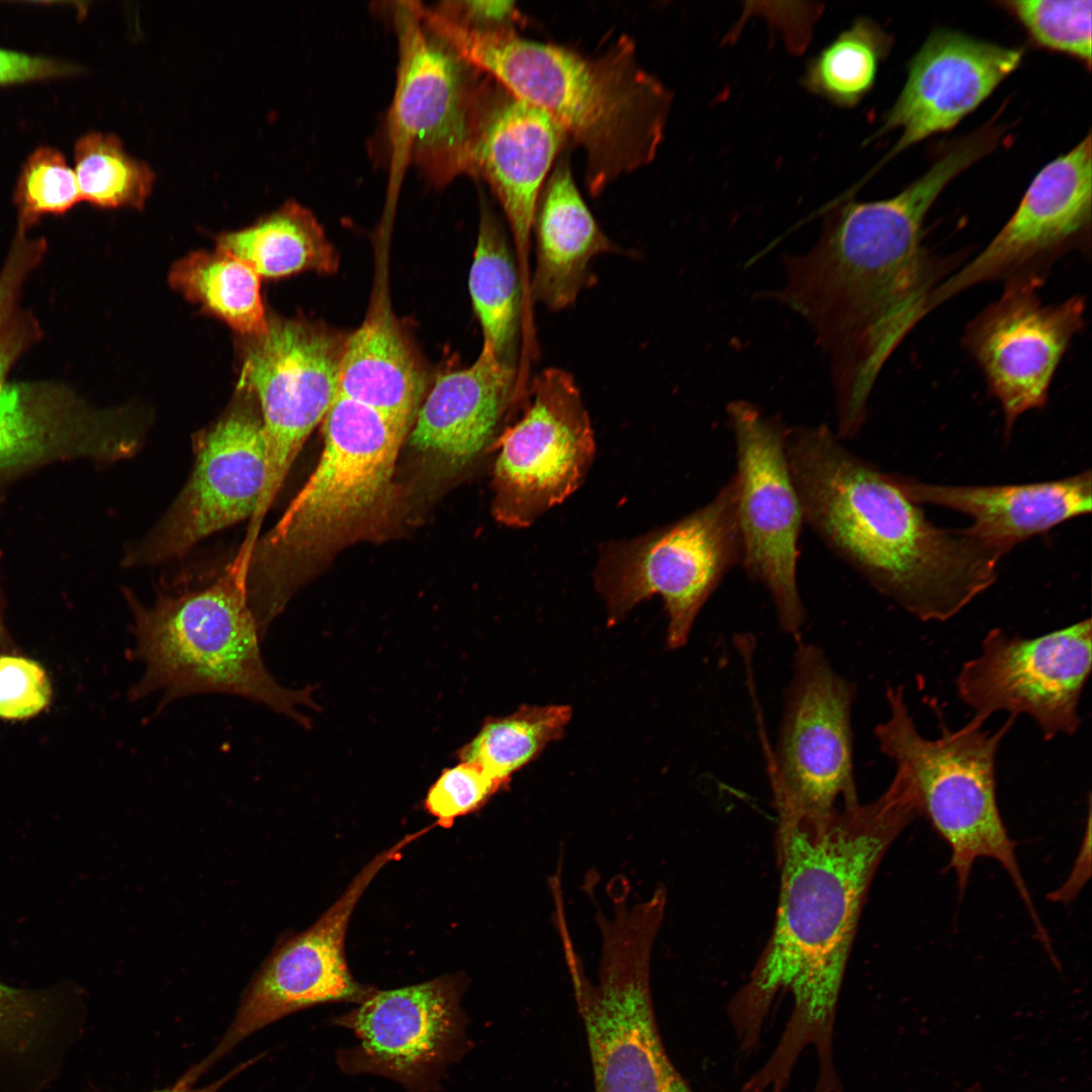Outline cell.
<instances>
[{
    "label": "cell",
    "instance_id": "cell-11",
    "mask_svg": "<svg viewBox=\"0 0 1092 1092\" xmlns=\"http://www.w3.org/2000/svg\"><path fill=\"white\" fill-rule=\"evenodd\" d=\"M736 449L740 565L772 601L783 632L799 640L806 612L797 583L802 505L786 450V426L755 404L726 410Z\"/></svg>",
    "mask_w": 1092,
    "mask_h": 1092
},
{
    "label": "cell",
    "instance_id": "cell-27",
    "mask_svg": "<svg viewBox=\"0 0 1092 1092\" xmlns=\"http://www.w3.org/2000/svg\"><path fill=\"white\" fill-rule=\"evenodd\" d=\"M425 390L422 366L390 309L378 303L345 340L339 394L413 427Z\"/></svg>",
    "mask_w": 1092,
    "mask_h": 1092
},
{
    "label": "cell",
    "instance_id": "cell-7",
    "mask_svg": "<svg viewBox=\"0 0 1092 1092\" xmlns=\"http://www.w3.org/2000/svg\"><path fill=\"white\" fill-rule=\"evenodd\" d=\"M886 700L889 715L875 727V737L881 751L911 777L921 814L949 847L948 867L961 895L975 862L980 858L993 859L1011 878L1036 934H1042L1044 928L997 802L996 755L1016 717L1010 715L994 732L983 730V724L971 719L954 731L943 727L939 737L929 739L918 731L901 686L889 687Z\"/></svg>",
    "mask_w": 1092,
    "mask_h": 1092
},
{
    "label": "cell",
    "instance_id": "cell-14",
    "mask_svg": "<svg viewBox=\"0 0 1092 1092\" xmlns=\"http://www.w3.org/2000/svg\"><path fill=\"white\" fill-rule=\"evenodd\" d=\"M651 947L630 937L603 943L599 981L567 962L589 1050L595 1092H695L662 1041L650 988Z\"/></svg>",
    "mask_w": 1092,
    "mask_h": 1092
},
{
    "label": "cell",
    "instance_id": "cell-9",
    "mask_svg": "<svg viewBox=\"0 0 1092 1092\" xmlns=\"http://www.w3.org/2000/svg\"><path fill=\"white\" fill-rule=\"evenodd\" d=\"M734 475L707 505L632 539L604 543L594 570L608 623L615 625L644 600L661 598L666 642L682 647L708 599L740 564Z\"/></svg>",
    "mask_w": 1092,
    "mask_h": 1092
},
{
    "label": "cell",
    "instance_id": "cell-41",
    "mask_svg": "<svg viewBox=\"0 0 1092 1092\" xmlns=\"http://www.w3.org/2000/svg\"><path fill=\"white\" fill-rule=\"evenodd\" d=\"M75 65L44 56L0 48V87L73 75Z\"/></svg>",
    "mask_w": 1092,
    "mask_h": 1092
},
{
    "label": "cell",
    "instance_id": "cell-17",
    "mask_svg": "<svg viewBox=\"0 0 1092 1092\" xmlns=\"http://www.w3.org/2000/svg\"><path fill=\"white\" fill-rule=\"evenodd\" d=\"M241 393L197 437L186 484L153 529L129 548L125 565L176 558L205 537L252 519L267 481L266 442L256 400Z\"/></svg>",
    "mask_w": 1092,
    "mask_h": 1092
},
{
    "label": "cell",
    "instance_id": "cell-42",
    "mask_svg": "<svg viewBox=\"0 0 1092 1092\" xmlns=\"http://www.w3.org/2000/svg\"><path fill=\"white\" fill-rule=\"evenodd\" d=\"M262 1056L263 1055L257 1056L256 1058L250 1059V1060H248L246 1062H243V1063L239 1064L238 1066L234 1067L229 1073H226L225 1075H223L219 1079H217L214 1082H212L210 1084H207V1085H205L203 1087H199V1088H194V1086L193 1087H179V1086H176L175 1084H173L171 1087H167V1088L160 1089V1090H154L152 1092H218L232 1079H234L240 1073H242L243 1071H245L246 1069H248L249 1067L254 1065L256 1062H258V1060H260ZM87 1092H100V1091H98L96 1089H90Z\"/></svg>",
    "mask_w": 1092,
    "mask_h": 1092
},
{
    "label": "cell",
    "instance_id": "cell-31",
    "mask_svg": "<svg viewBox=\"0 0 1092 1092\" xmlns=\"http://www.w3.org/2000/svg\"><path fill=\"white\" fill-rule=\"evenodd\" d=\"M571 715L567 705H523L510 715L487 718L457 756L460 761L476 763L494 778L511 782L516 771L564 735Z\"/></svg>",
    "mask_w": 1092,
    "mask_h": 1092
},
{
    "label": "cell",
    "instance_id": "cell-12",
    "mask_svg": "<svg viewBox=\"0 0 1092 1092\" xmlns=\"http://www.w3.org/2000/svg\"><path fill=\"white\" fill-rule=\"evenodd\" d=\"M428 830L411 833L376 855L315 923L274 947L246 988L215 1046L184 1073L188 1082H197L248 1036L291 1013L332 1002L360 1004L376 991L356 982L349 972L344 952L349 920L377 873Z\"/></svg>",
    "mask_w": 1092,
    "mask_h": 1092
},
{
    "label": "cell",
    "instance_id": "cell-25",
    "mask_svg": "<svg viewBox=\"0 0 1092 1092\" xmlns=\"http://www.w3.org/2000/svg\"><path fill=\"white\" fill-rule=\"evenodd\" d=\"M532 231L533 298L551 310L565 309L593 282L592 260L615 250L581 197L566 155L555 162L542 187Z\"/></svg>",
    "mask_w": 1092,
    "mask_h": 1092
},
{
    "label": "cell",
    "instance_id": "cell-13",
    "mask_svg": "<svg viewBox=\"0 0 1092 1092\" xmlns=\"http://www.w3.org/2000/svg\"><path fill=\"white\" fill-rule=\"evenodd\" d=\"M522 413L495 443L493 513L531 526L581 485L596 455L592 422L570 373L547 368L532 380Z\"/></svg>",
    "mask_w": 1092,
    "mask_h": 1092
},
{
    "label": "cell",
    "instance_id": "cell-37",
    "mask_svg": "<svg viewBox=\"0 0 1092 1092\" xmlns=\"http://www.w3.org/2000/svg\"><path fill=\"white\" fill-rule=\"evenodd\" d=\"M509 784L476 763L460 761L443 769L429 788L424 807L437 819V825L449 828L456 818L479 810Z\"/></svg>",
    "mask_w": 1092,
    "mask_h": 1092
},
{
    "label": "cell",
    "instance_id": "cell-1",
    "mask_svg": "<svg viewBox=\"0 0 1092 1092\" xmlns=\"http://www.w3.org/2000/svg\"><path fill=\"white\" fill-rule=\"evenodd\" d=\"M780 893L771 934L727 1013L739 1050L760 1043L770 1008L782 994L793 1007L771 1055L761 1066L770 1082H790L803 1052L817 1058L815 1088L836 1090L834 1057L838 1000L869 889L900 833L921 814L913 781L896 769L875 801L825 813L776 806Z\"/></svg>",
    "mask_w": 1092,
    "mask_h": 1092
},
{
    "label": "cell",
    "instance_id": "cell-36",
    "mask_svg": "<svg viewBox=\"0 0 1092 1092\" xmlns=\"http://www.w3.org/2000/svg\"><path fill=\"white\" fill-rule=\"evenodd\" d=\"M18 229L25 231L44 214H60L81 201L74 170L54 148L41 147L25 161L15 187Z\"/></svg>",
    "mask_w": 1092,
    "mask_h": 1092
},
{
    "label": "cell",
    "instance_id": "cell-5",
    "mask_svg": "<svg viewBox=\"0 0 1092 1092\" xmlns=\"http://www.w3.org/2000/svg\"><path fill=\"white\" fill-rule=\"evenodd\" d=\"M125 594L134 637L130 655L144 665L129 692L131 699L161 693L162 704H167L191 695L228 694L310 727L297 708L317 709L313 689H287L268 671L248 601L246 572L235 561L208 586L161 595L152 606L142 604L130 590Z\"/></svg>",
    "mask_w": 1092,
    "mask_h": 1092
},
{
    "label": "cell",
    "instance_id": "cell-39",
    "mask_svg": "<svg viewBox=\"0 0 1092 1092\" xmlns=\"http://www.w3.org/2000/svg\"><path fill=\"white\" fill-rule=\"evenodd\" d=\"M50 679L36 661L17 655H0V718L32 717L50 703Z\"/></svg>",
    "mask_w": 1092,
    "mask_h": 1092
},
{
    "label": "cell",
    "instance_id": "cell-22",
    "mask_svg": "<svg viewBox=\"0 0 1092 1092\" xmlns=\"http://www.w3.org/2000/svg\"><path fill=\"white\" fill-rule=\"evenodd\" d=\"M568 143L566 131L550 114L493 82L471 175L482 178L498 200L518 251L528 250L539 194Z\"/></svg>",
    "mask_w": 1092,
    "mask_h": 1092
},
{
    "label": "cell",
    "instance_id": "cell-10",
    "mask_svg": "<svg viewBox=\"0 0 1092 1092\" xmlns=\"http://www.w3.org/2000/svg\"><path fill=\"white\" fill-rule=\"evenodd\" d=\"M345 340L299 318L268 320L263 334L245 337L238 389L256 400L262 418L267 481L247 538L256 540L265 515L312 430L339 394Z\"/></svg>",
    "mask_w": 1092,
    "mask_h": 1092
},
{
    "label": "cell",
    "instance_id": "cell-18",
    "mask_svg": "<svg viewBox=\"0 0 1092 1092\" xmlns=\"http://www.w3.org/2000/svg\"><path fill=\"white\" fill-rule=\"evenodd\" d=\"M465 980L444 976L398 989L376 990L355 1009L333 1019L359 1042L341 1050L348 1074L384 1076L406 1092L437 1091L446 1069L469 1051L461 1009Z\"/></svg>",
    "mask_w": 1092,
    "mask_h": 1092
},
{
    "label": "cell",
    "instance_id": "cell-2",
    "mask_svg": "<svg viewBox=\"0 0 1092 1092\" xmlns=\"http://www.w3.org/2000/svg\"><path fill=\"white\" fill-rule=\"evenodd\" d=\"M975 161L968 146L956 144L899 194L836 203L815 245L784 259L785 282L772 293L815 334L829 366L836 432L844 438L859 432L885 364L967 257L929 251L923 222L945 186Z\"/></svg>",
    "mask_w": 1092,
    "mask_h": 1092
},
{
    "label": "cell",
    "instance_id": "cell-15",
    "mask_svg": "<svg viewBox=\"0 0 1092 1092\" xmlns=\"http://www.w3.org/2000/svg\"><path fill=\"white\" fill-rule=\"evenodd\" d=\"M856 689L823 650L797 640L775 752L767 753L776 806L825 813L858 801L851 710Z\"/></svg>",
    "mask_w": 1092,
    "mask_h": 1092
},
{
    "label": "cell",
    "instance_id": "cell-28",
    "mask_svg": "<svg viewBox=\"0 0 1092 1092\" xmlns=\"http://www.w3.org/2000/svg\"><path fill=\"white\" fill-rule=\"evenodd\" d=\"M217 249L246 262L260 277L278 278L303 270L332 273L338 267L321 224L294 201L251 226L220 235Z\"/></svg>",
    "mask_w": 1092,
    "mask_h": 1092
},
{
    "label": "cell",
    "instance_id": "cell-35",
    "mask_svg": "<svg viewBox=\"0 0 1092 1092\" xmlns=\"http://www.w3.org/2000/svg\"><path fill=\"white\" fill-rule=\"evenodd\" d=\"M44 251L41 240H31L18 230L8 257L0 271V391L7 384L6 375L34 340L36 325L19 306L24 280L37 265Z\"/></svg>",
    "mask_w": 1092,
    "mask_h": 1092
},
{
    "label": "cell",
    "instance_id": "cell-38",
    "mask_svg": "<svg viewBox=\"0 0 1092 1092\" xmlns=\"http://www.w3.org/2000/svg\"><path fill=\"white\" fill-rule=\"evenodd\" d=\"M51 410L36 403L29 391L6 384L0 391V465L40 453L54 428Z\"/></svg>",
    "mask_w": 1092,
    "mask_h": 1092
},
{
    "label": "cell",
    "instance_id": "cell-24",
    "mask_svg": "<svg viewBox=\"0 0 1092 1092\" xmlns=\"http://www.w3.org/2000/svg\"><path fill=\"white\" fill-rule=\"evenodd\" d=\"M525 397L517 367L499 360L483 343L471 366L437 378L416 416L411 444L454 464H467L495 445L508 427L505 421Z\"/></svg>",
    "mask_w": 1092,
    "mask_h": 1092
},
{
    "label": "cell",
    "instance_id": "cell-30",
    "mask_svg": "<svg viewBox=\"0 0 1092 1092\" xmlns=\"http://www.w3.org/2000/svg\"><path fill=\"white\" fill-rule=\"evenodd\" d=\"M169 278L185 297L245 337L266 331L261 277L241 259L219 249L195 252L178 261Z\"/></svg>",
    "mask_w": 1092,
    "mask_h": 1092
},
{
    "label": "cell",
    "instance_id": "cell-33",
    "mask_svg": "<svg viewBox=\"0 0 1092 1092\" xmlns=\"http://www.w3.org/2000/svg\"><path fill=\"white\" fill-rule=\"evenodd\" d=\"M74 161L81 199L96 206L141 208L152 191L153 170L128 155L114 134L85 133L75 144Z\"/></svg>",
    "mask_w": 1092,
    "mask_h": 1092
},
{
    "label": "cell",
    "instance_id": "cell-21",
    "mask_svg": "<svg viewBox=\"0 0 1092 1092\" xmlns=\"http://www.w3.org/2000/svg\"><path fill=\"white\" fill-rule=\"evenodd\" d=\"M1021 50L954 31L933 32L912 59L906 83L879 133L900 139L889 158L948 130L977 108L1020 64Z\"/></svg>",
    "mask_w": 1092,
    "mask_h": 1092
},
{
    "label": "cell",
    "instance_id": "cell-19",
    "mask_svg": "<svg viewBox=\"0 0 1092 1092\" xmlns=\"http://www.w3.org/2000/svg\"><path fill=\"white\" fill-rule=\"evenodd\" d=\"M1045 280L1018 277L967 325L963 346L998 400L1009 438L1018 418L1045 406L1056 371L1085 324L1086 300L1074 295L1044 303Z\"/></svg>",
    "mask_w": 1092,
    "mask_h": 1092
},
{
    "label": "cell",
    "instance_id": "cell-20",
    "mask_svg": "<svg viewBox=\"0 0 1092 1092\" xmlns=\"http://www.w3.org/2000/svg\"><path fill=\"white\" fill-rule=\"evenodd\" d=\"M1091 148L1088 134L1039 171L997 235L936 288L929 312L976 285L1018 277L1045 280L1062 257L1090 254Z\"/></svg>",
    "mask_w": 1092,
    "mask_h": 1092
},
{
    "label": "cell",
    "instance_id": "cell-40",
    "mask_svg": "<svg viewBox=\"0 0 1092 1092\" xmlns=\"http://www.w3.org/2000/svg\"><path fill=\"white\" fill-rule=\"evenodd\" d=\"M449 20L472 29H515L522 15L514 1H445L433 7Z\"/></svg>",
    "mask_w": 1092,
    "mask_h": 1092
},
{
    "label": "cell",
    "instance_id": "cell-6",
    "mask_svg": "<svg viewBox=\"0 0 1092 1092\" xmlns=\"http://www.w3.org/2000/svg\"><path fill=\"white\" fill-rule=\"evenodd\" d=\"M322 423L324 447L314 470L247 561L248 600L259 615L281 611L283 582L296 562L380 502L412 429L341 394Z\"/></svg>",
    "mask_w": 1092,
    "mask_h": 1092
},
{
    "label": "cell",
    "instance_id": "cell-8",
    "mask_svg": "<svg viewBox=\"0 0 1092 1092\" xmlns=\"http://www.w3.org/2000/svg\"><path fill=\"white\" fill-rule=\"evenodd\" d=\"M398 40L394 95L387 119L388 202L410 165L437 186L472 172V153L493 79L430 28L419 2L394 3Z\"/></svg>",
    "mask_w": 1092,
    "mask_h": 1092
},
{
    "label": "cell",
    "instance_id": "cell-34",
    "mask_svg": "<svg viewBox=\"0 0 1092 1092\" xmlns=\"http://www.w3.org/2000/svg\"><path fill=\"white\" fill-rule=\"evenodd\" d=\"M1032 39L1091 66V0L1005 1Z\"/></svg>",
    "mask_w": 1092,
    "mask_h": 1092
},
{
    "label": "cell",
    "instance_id": "cell-32",
    "mask_svg": "<svg viewBox=\"0 0 1092 1092\" xmlns=\"http://www.w3.org/2000/svg\"><path fill=\"white\" fill-rule=\"evenodd\" d=\"M888 42L874 22L859 18L810 60L802 84L833 105L852 107L873 88Z\"/></svg>",
    "mask_w": 1092,
    "mask_h": 1092
},
{
    "label": "cell",
    "instance_id": "cell-16",
    "mask_svg": "<svg viewBox=\"0 0 1092 1092\" xmlns=\"http://www.w3.org/2000/svg\"><path fill=\"white\" fill-rule=\"evenodd\" d=\"M1091 665L1090 618L1032 638L994 628L983 638L979 655L963 663L956 689L973 720L984 724L1001 711L1023 714L1052 740L1078 731Z\"/></svg>",
    "mask_w": 1092,
    "mask_h": 1092
},
{
    "label": "cell",
    "instance_id": "cell-44",
    "mask_svg": "<svg viewBox=\"0 0 1092 1092\" xmlns=\"http://www.w3.org/2000/svg\"><path fill=\"white\" fill-rule=\"evenodd\" d=\"M969 1092H983V1091L979 1088V1086L976 1085V1086L972 1087Z\"/></svg>",
    "mask_w": 1092,
    "mask_h": 1092
},
{
    "label": "cell",
    "instance_id": "cell-26",
    "mask_svg": "<svg viewBox=\"0 0 1092 1092\" xmlns=\"http://www.w3.org/2000/svg\"><path fill=\"white\" fill-rule=\"evenodd\" d=\"M81 1003L65 982L31 990L0 981L1 1092H42L55 1081L80 1035Z\"/></svg>",
    "mask_w": 1092,
    "mask_h": 1092
},
{
    "label": "cell",
    "instance_id": "cell-29",
    "mask_svg": "<svg viewBox=\"0 0 1092 1092\" xmlns=\"http://www.w3.org/2000/svg\"><path fill=\"white\" fill-rule=\"evenodd\" d=\"M469 291L488 345L517 367L522 327V281L508 239L484 205L469 273Z\"/></svg>",
    "mask_w": 1092,
    "mask_h": 1092
},
{
    "label": "cell",
    "instance_id": "cell-4",
    "mask_svg": "<svg viewBox=\"0 0 1092 1092\" xmlns=\"http://www.w3.org/2000/svg\"><path fill=\"white\" fill-rule=\"evenodd\" d=\"M426 20L472 66L564 128L584 153L592 196L654 160L672 96L639 65L627 36L585 57L524 38L515 29L467 28L435 10L427 11Z\"/></svg>",
    "mask_w": 1092,
    "mask_h": 1092
},
{
    "label": "cell",
    "instance_id": "cell-3",
    "mask_svg": "<svg viewBox=\"0 0 1092 1092\" xmlns=\"http://www.w3.org/2000/svg\"><path fill=\"white\" fill-rule=\"evenodd\" d=\"M804 522L879 593L921 621H945L997 578L1000 555L933 525L894 474L848 451L826 426L787 427Z\"/></svg>",
    "mask_w": 1092,
    "mask_h": 1092
},
{
    "label": "cell",
    "instance_id": "cell-23",
    "mask_svg": "<svg viewBox=\"0 0 1092 1092\" xmlns=\"http://www.w3.org/2000/svg\"><path fill=\"white\" fill-rule=\"evenodd\" d=\"M915 504L959 512L963 531L1002 557L1016 545L1091 512V471L1049 481L1001 485H943L894 474Z\"/></svg>",
    "mask_w": 1092,
    "mask_h": 1092
},
{
    "label": "cell",
    "instance_id": "cell-43",
    "mask_svg": "<svg viewBox=\"0 0 1092 1092\" xmlns=\"http://www.w3.org/2000/svg\"><path fill=\"white\" fill-rule=\"evenodd\" d=\"M8 644H9L8 636L6 634V631L4 629V626H3V623H2V620H1V617H0V649L1 648H6L8 646Z\"/></svg>",
    "mask_w": 1092,
    "mask_h": 1092
}]
</instances>
